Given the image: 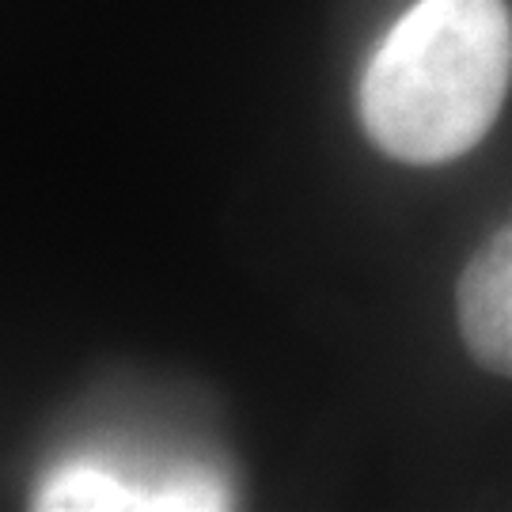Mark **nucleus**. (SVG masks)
<instances>
[{"label": "nucleus", "instance_id": "1", "mask_svg": "<svg viewBox=\"0 0 512 512\" xmlns=\"http://www.w3.org/2000/svg\"><path fill=\"white\" fill-rule=\"evenodd\" d=\"M512 80L505 0H418L361 76V122L403 164H448L490 133Z\"/></svg>", "mask_w": 512, "mask_h": 512}, {"label": "nucleus", "instance_id": "2", "mask_svg": "<svg viewBox=\"0 0 512 512\" xmlns=\"http://www.w3.org/2000/svg\"><path fill=\"white\" fill-rule=\"evenodd\" d=\"M467 353L494 376H512V224L478 247L456 289Z\"/></svg>", "mask_w": 512, "mask_h": 512}, {"label": "nucleus", "instance_id": "3", "mask_svg": "<svg viewBox=\"0 0 512 512\" xmlns=\"http://www.w3.org/2000/svg\"><path fill=\"white\" fill-rule=\"evenodd\" d=\"M35 509L50 512H114V509H164V497L137 490L103 467H65L46 482Z\"/></svg>", "mask_w": 512, "mask_h": 512}]
</instances>
